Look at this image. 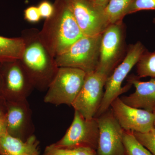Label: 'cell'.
<instances>
[{"mask_svg": "<svg viewBox=\"0 0 155 155\" xmlns=\"http://www.w3.org/2000/svg\"><path fill=\"white\" fill-rule=\"evenodd\" d=\"M155 10V0H132L127 8L125 15L141 11Z\"/></svg>", "mask_w": 155, "mask_h": 155, "instance_id": "22", "label": "cell"}, {"mask_svg": "<svg viewBox=\"0 0 155 155\" xmlns=\"http://www.w3.org/2000/svg\"><path fill=\"white\" fill-rule=\"evenodd\" d=\"M133 133L138 141L153 155H155V128L147 133Z\"/></svg>", "mask_w": 155, "mask_h": 155, "instance_id": "21", "label": "cell"}, {"mask_svg": "<svg viewBox=\"0 0 155 155\" xmlns=\"http://www.w3.org/2000/svg\"><path fill=\"white\" fill-rule=\"evenodd\" d=\"M2 63H0V91H1V85H2V77H1V69Z\"/></svg>", "mask_w": 155, "mask_h": 155, "instance_id": "28", "label": "cell"}, {"mask_svg": "<svg viewBox=\"0 0 155 155\" xmlns=\"http://www.w3.org/2000/svg\"><path fill=\"white\" fill-rule=\"evenodd\" d=\"M110 107L115 118L125 131L144 133L154 128V113L127 105L119 97L112 103Z\"/></svg>", "mask_w": 155, "mask_h": 155, "instance_id": "12", "label": "cell"}, {"mask_svg": "<svg viewBox=\"0 0 155 155\" xmlns=\"http://www.w3.org/2000/svg\"><path fill=\"white\" fill-rule=\"evenodd\" d=\"M36 28L25 29L21 37L24 48L19 61L25 69L34 87L40 91L47 90L59 67L55 58L49 52Z\"/></svg>", "mask_w": 155, "mask_h": 155, "instance_id": "2", "label": "cell"}, {"mask_svg": "<svg viewBox=\"0 0 155 155\" xmlns=\"http://www.w3.org/2000/svg\"><path fill=\"white\" fill-rule=\"evenodd\" d=\"M86 74L76 68L59 67L44 97L45 103L72 106L82 88Z\"/></svg>", "mask_w": 155, "mask_h": 155, "instance_id": "6", "label": "cell"}, {"mask_svg": "<svg viewBox=\"0 0 155 155\" xmlns=\"http://www.w3.org/2000/svg\"><path fill=\"white\" fill-rule=\"evenodd\" d=\"M123 142L126 155H153L138 141L132 132L124 130Z\"/></svg>", "mask_w": 155, "mask_h": 155, "instance_id": "19", "label": "cell"}, {"mask_svg": "<svg viewBox=\"0 0 155 155\" xmlns=\"http://www.w3.org/2000/svg\"><path fill=\"white\" fill-rule=\"evenodd\" d=\"M95 1L98 5L103 8H105L109 0H95Z\"/></svg>", "mask_w": 155, "mask_h": 155, "instance_id": "27", "label": "cell"}, {"mask_svg": "<svg viewBox=\"0 0 155 155\" xmlns=\"http://www.w3.org/2000/svg\"><path fill=\"white\" fill-rule=\"evenodd\" d=\"M0 95L7 101L27 99L34 87L19 60L2 63Z\"/></svg>", "mask_w": 155, "mask_h": 155, "instance_id": "7", "label": "cell"}, {"mask_svg": "<svg viewBox=\"0 0 155 155\" xmlns=\"http://www.w3.org/2000/svg\"><path fill=\"white\" fill-rule=\"evenodd\" d=\"M37 7L42 19H48L53 15L54 11V4L49 1H42Z\"/></svg>", "mask_w": 155, "mask_h": 155, "instance_id": "24", "label": "cell"}, {"mask_svg": "<svg viewBox=\"0 0 155 155\" xmlns=\"http://www.w3.org/2000/svg\"><path fill=\"white\" fill-rule=\"evenodd\" d=\"M136 68L139 78L150 77L155 79V51L146 50L137 62Z\"/></svg>", "mask_w": 155, "mask_h": 155, "instance_id": "18", "label": "cell"}, {"mask_svg": "<svg viewBox=\"0 0 155 155\" xmlns=\"http://www.w3.org/2000/svg\"><path fill=\"white\" fill-rule=\"evenodd\" d=\"M155 115V112H154V113H153ZM154 128H155V121H154Z\"/></svg>", "mask_w": 155, "mask_h": 155, "instance_id": "30", "label": "cell"}, {"mask_svg": "<svg viewBox=\"0 0 155 155\" xmlns=\"http://www.w3.org/2000/svg\"><path fill=\"white\" fill-rule=\"evenodd\" d=\"M54 11L39 31L41 41L55 58L83 36L74 17L70 0H55Z\"/></svg>", "mask_w": 155, "mask_h": 155, "instance_id": "1", "label": "cell"}, {"mask_svg": "<svg viewBox=\"0 0 155 155\" xmlns=\"http://www.w3.org/2000/svg\"><path fill=\"white\" fill-rule=\"evenodd\" d=\"M7 111V101L0 95V118L5 117Z\"/></svg>", "mask_w": 155, "mask_h": 155, "instance_id": "25", "label": "cell"}, {"mask_svg": "<svg viewBox=\"0 0 155 155\" xmlns=\"http://www.w3.org/2000/svg\"><path fill=\"white\" fill-rule=\"evenodd\" d=\"M98 137L97 118L86 119L75 110L73 121L67 132L61 139L53 144L61 148L87 147L96 150Z\"/></svg>", "mask_w": 155, "mask_h": 155, "instance_id": "8", "label": "cell"}, {"mask_svg": "<svg viewBox=\"0 0 155 155\" xmlns=\"http://www.w3.org/2000/svg\"><path fill=\"white\" fill-rule=\"evenodd\" d=\"M39 145L35 135L23 141L6 132L0 137V155H39Z\"/></svg>", "mask_w": 155, "mask_h": 155, "instance_id": "15", "label": "cell"}, {"mask_svg": "<svg viewBox=\"0 0 155 155\" xmlns=\"http://www.w3.org/2000/svg\"><path fill=\"white\" fill-rule=\"evenodd\" d=\"M24 48V42L21 36L7 38L0 36V63L19 60Z\"/></svg>", "mask_w": 155, "mask_h": 155, "instance_id": "16", "label": "cell"}, {"mask_svg": "<svg viewBox=\"0 0 155 155\" xmlns=\"http://www.w3.org/2000/svg\"><path fill=\"white\" fill-rule=\"evenodd\" d=\"M73 14L84 36L100 35L110 24L105 8L95 0H70Z\"/></svg>", "mask_w": 155, "mask_h": 155, "instance_id": "9", "label": "cell"}, {"mask_svg": "<svg viewBox=\"0 0 155 155\" xmlns=\"http://www.w3.org/2000/svg\"><path fill=\"white\" fill-rule=\"evenodd\" d=\"M32 112L27 99L7 101L5 116L6 132L12 136L25 141L34 135Z\"/></svg>", "mask_w": 155, "mask_h": 155, "instance_id": "13", "label": "cell"}, {"mask_svg": "<svg viewBox=\"0 0 155 155\" xmlns=\"http://www.w3.org/2000/svg\"><path fill=\"white\" fill-rule=\"evenodd\" d=\"M146 50L140 41L128 46L125 58L107 78L102 101L95 117H98L109 110L114 100L130 89L131 84L128 82L122 87V82Z\"/></svg>", "mask_w": 155, "mask_h": 155, "instance_id": "4", "label": "cell"}, {"mask_svg": "<svg viewBox=\"0 0 155 155\" xmlns=\"http://www.w3.org/2000/svg\"><path fill=\"white\" fill-rule=\"evenodd\" d=\"M153 22L155 25V18H153Z\"/></svg>", "mask_w": 155, "mask_h": 155, "instance_id": "29", "label": "cell"}, {"mask_svg": "<svg viewBox=\"0 0 155 155\" xmlns=\"http://www.w3.org/2000/svg\"><path fill=\"white\" fill-rule=\"evenodd\" d=\"M132 0H109L105 8L110 24L123 21L125 13Z\"/></svg>", "mask_w": 155, "mask_h": 155, "instance_id": "17", "label": "cell"}, {"mask_svg": "<svg viewBox=\"0 0 155 155\" xmlns=\"http://www.w3.org/2000/svg\"><path fill=\"white\" fill-rule=\"evenodd\" d=\"M127 81L134 86L135 91L129 95L120 97L122 101L130 107L154 113L155 79L142 81L137 76L131 75Z\"/></svg>", "mask_w": 155, "mask_h": 155, "instance_id": "14", "label": "cell"}, {"mask_svg": "<svg viewBox=\"0 0 155 155\" xmlns=\"http://www.w3.org/2000/svg\"><path fill=\"white\" fill-rule=\"evenodd\" d=\"M43 155H96V150L87 147L61 148L53 143L45 148Z\"/></svg>", "mask_w": 155, "mask_h": 155, "instance_id": "20", "label": "cell"}, {"mask_svg": "<svg viewBox=\"0 0 155 155\" xmlns=\"http://www.w3.org/2000/svg\"><path fill=\"white\" fill-rule=\"evenodd\" d=\"M107 78L96 71L86 74L82 88L72 105L85 119H92L96 115L104 97Z\"/></svg>", "mask_w": 155, "mask_h": 155, "instance_id": "10", "label": "cell"}, {"mask_svg": "<svg viewBox=\"0 0 155 155\" xmlns=\"http://www.w3.org/2000/svg\"><path fill=\"white\" fill-rule=\"evenodd\" d=\"M102 34L82 36L55 59L59 67L80 69L86 74L95 72L99 61Z\"/></svg>", "mask_w": 155, "mask_h": 155, "instance_id": "3", "label": "cell"}, {"mask_svg": "<svg viewBox=\"0 0 155 155\" xmlns=\"http://www.w3.org/2000/svg\"><path fill=\"white\" fill-rule=\"evenodd\" d=\"M6 132L5 117L0 118V137Z\"/></svg>", "mask_w": 155, "mask_h": 155, "instance_id": "26", "label": "cell"}, {"mask_svg": "<svg viewBox=\"0 0 155 155\" xmlns=\"http://www.w3.org/2000/svg\"><path fill=\"white\" fill-rule=\"evenodd\" d=\"M97 118L99 137L96 155H126L123 142L124 130L111 108Z\"/></svg>", "mask_w": 155, "mask_h": 155, "instance_id": "11", "label": "cell"}, {"mask_svg": "<svg viewBox=\"0 0 155 155\" xmlns=\"http://www.w3.org/2000/svg\"><path fill=\"white\" fill-rule=\"evenodd\" d=\"M125 26L123 21L110 24L102 34L99 61L96 72L108 77L127 53Z\"/></svg>", "mask_w": 155, "mask_h": 155, "instance_id": "5", "label": "cell"}, {"mask_svg": "<svg viewBox=\"0 0 155 155\" xmlns=\"http://www.w3.org/2000/svg\"><path fill=\"white\" fill-rule=\"evenodd\" d=\"M24 19L30 23H37L41 19L37 6H31L24 10Z\"/></svg>", "mask_w": 155, "mask_h": 155, "instance_id": "23", "label": "cell"}]
</instances>
